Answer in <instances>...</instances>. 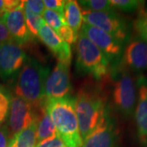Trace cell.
Segmentation results:
<instances>
[{
  "label": "cell",
  "mask_w": 147,
  "mask_h": 147,
  "mask_svg": "<svg viewBox=\"0 0 147 147\" xmlns=\"http://www.w3.org/2000/svg\"><path fill=\"white\" fill-rule=\"evenodd\" d=\"M108 95L101 84H86L80 88L75 100L79 131L84 140L94 130L108 110Z\"/></svg>",
  "instance_id": "1"
},
{
  "label": "cell",
  "mask_w": 147,
  "mask_h": 147,
  "mask_svg": "<svg viewBox=\"0 0 147 147\" xmlns=\"http://www.w3.org/2000/svg\"><path fill=\"white\" fill-rule=\"evenodd\" d=\"M44 104L58 135L66 147H82L83 139L79 131L74 97L45 100Z\"/></svg>",
  "instance_id": "2"
},
{
  "label": "cell",
  "mask_w": 147,
  "mask_h": 147,
  "mask_svg": "<svg viewBox=\"0 0 147 147\" xmlns=\"http://www.w3.org/2000/svg\"><path fill=\"white\" fill-rule=\"evenodd\" d=\"M50 68L44 66L34 58L29 57L16 79V96L27 101L34 109H38L45 100V83Z\"/></svg>",
  "instance_id": "3"
},
{
  "label": "cell",
  "mask_w": 147,
  "mask_h": 147,
  "mask_svg": "<svg viewBox=\"0 0 147 147\" xmlns=\"http://www.w3.org/2000/svg\"><path fill=\"white\" fill-rule=\"evenodd\" d=\"M109 77L111 101L114 108L123 118H131L137 104L136 80L131 72L120 63L111 66Z\"/></svg>",
  "instance_id": "4"
},
{
  "label": "cell",
  "mask_w": 147,
  "mask_h": 147,
  "mask_svg": "<svg viewBox=\"0 0 147 147\" xmlns=\"http://www.w3.org/2000/svg\"><path fill=\"white\" fill-rule=\"evenodd\" d=\"M75 43L77 72L80 75H90L98 81L107 79L111 65L100 49L82 31Z\"/></svg>",
  "instance_id": "5"
},
{
  "label": "cell",
  "mask_w": 147,
  "mask_h": 147,
  "mask_svg": "<svg viewBox=\"0 0 147 147\" xmlns=\"http://www.w3.org/2000/svg\"><path fill=\"white\" fill-rule=\"evenodd\" d=\"M83 21L85 24L96 27L110 34L124 46L131 38V30L127 22L116 13L110 11H92L82 10Z\"/></svg>",
  "instance_id": "6"
},
{
  "label": "cell",
  "mask_w": 147,
  "mask_h": 147,
  "mask_svg": "<svg viewBox=\"0 0 147 147\" xmlns=\"http://www.w3.org/2000/svg\"><path fill=\"white\" fill-rule=\"evenodd\" d=\"M38 119V109H34L27 101L18 96H11L7 129L13 139L23 129Z\"/></svg>",
  "instance_id": "7"
},
{
  "label": "cell",
  "mask_w": 147,
  "mask_h": 147,
  "mask_svg": "<svg viewBox=\"0 0 147 147\" xmlns=\"http://www.w3.org/2000/svg\"><path fill=\"white\" fill-rule=\"evenodd\" d=\"M82 32L98 47L110 61L111 66L120 63L124 45L110 34L96 27L83 23Z\"/></svg>",
  "instance_id": "8"
},
{
  "label": "cell",
  "mask_w": 147,
  "mask_h": 147,
  "mask_svg": "<svg viewBox=\"0 0 147 147\" xmlns=\"http://www.w3.org/2000/svg\"><path fill=\"white\" fill-rule=\"evenodd\" d=\"M28 59L22 47L14 41L0 44V78L8 80L18 75Z\"/></svg>",
  "instance_id": "9"
},
{
  "label": "cell",
  "mask_w": 147,
  "mask_h": 147,
  "mask_svg": "<svg viewBox=\"0 0 147 147\" xmlns=\"http://www.w3.org/2000/svg\"><path fill=\"white\" fill-rule=\"evenodd\" d=\"M117 142L116 122L108 109L100 123L83 140L82 147H116Z\"/></svg>",
  "instance_id": "10"
},
{
  "label": "cell",
  "mask_w": 147,
  "mask_h": 147,
  "mask_svg": "<svg viewBox=\"0 0 147 147\" xmlns=\"http://www.w3.org/2000/svg\"><path fill=\"white\" fill-rule=\"evenodd\" d=\"M72 90L69 66L57 62L47 77L45 83V100L63 99L70 96Z\"/></svg>",
  "instance_id": "11"
},
{
  "label": "cell",
  "mask_w": 147,
  "mask_h": 147,
  "mask_svg": "<svg viewBox=\"0 0 147 147\" xmlns=\"http://www.w3.org/2000/svg\"><path fill=\"white\" fill-rule=\"evenodd\" d=\"M120 64L131 73L147 70V42L138 36L130 38L124 47Z\"/></svg>",
  "instance_id": "12"
},
{
  "label": "cell",
  "mask_w": 147,
  "mask_h": 147,
  "mask_svg": "<svg viewBox=\"0 0 147 147\" xmlns=\"http://www.w3.org/2000/svg\"><path fill=\"white\" fill-rule=\"evenodd\" d=\"M136 84L137 99L134 112L137 138L142 147H147V77L138 75Z\"/></svg>",
  "instance_id": "13"
},
{
  "label": "cell",
  "mask_w": 147,
  "mask_h": 147,
  "mask_svg": "<svg viewBox=\"0 0 147 147\" xmlns=\"http://www.w3.org/2000/svg\"><path fill=\"white\" fill-rule=\"evenodd\" d=\"M24 7L25 3L16 9L5 12L3 19V23L7 27L13 41L21 47L34 39L28 30Z\"/></svg>",
  "instance_id": "14"
},
{
  "label": "cell",
  "mask_w": 147,
  "mask_h": 147,
  "mask_svg": "<svg viewBox=\"0 0 147 147\" xmlns=\"http://www.w3.org/2000/svg\"><path fill=\"white\" fill-rule=\"evenodd\" d=\"M38 38L56 56L58 62L69 66L72 58L71 47L60 38L57 33L43 21L38 30Z\"/></svg>",
  "instance_id": "15"
},
{
  "label": "cell",
  "mask_w": 147,
  "mask_h": 147,
  "mask_svg": "<svg viewBox=\"0 0 147 147\" xmlns=\"http://www.w3.org/2000/svg\"><path fill=\"white\" fill-rule=\"evenodd\" d=\"M57 133L50 115H48L44 101L38 109L36 136L37 144L54 137Z\"/></svg>",
  "instance_id": "16"
},
{
  "label": "cell",
  "mask_w": 147,
  "mask_h": 147,
  "mask_svg": "<svg viewBox=\"0 0 147 147\" xmlns=\"http://www.w3.org/2000/svg\"><path fill=\"white\" fill-rule=\"evenodd\" d=\"M64 17L67 25L74 32L79 34L83 25L82 9L77 1L69 0L65 1L64 8Z\"/></svg>",
  "instance_id": "17"
},
{
  "label": "cell",
  "mask_w": 147,
  "mask_h": 147,
  "mask_svg": "<svg viewBox=\"0 0 147 147\" xmlns=\"http://www.w3.org/2000/svg\"><path fill=\"white\" fill-rule=\"evenodd\" d=\"M37 121L16 135L11 141L12 147H36Z\"/></svg>",
  "instance_id": "18"
},
{
  "label": "cell",
  "mask_w": 147,
  "mask_h": 147,
  "mask_svg": "<svg viewBox=\"0 0 147 147\" xmlns=\"http://www.w3.org/2000/svg\"><path fill=\"white\" fill-rule=\"evenodd\" d=\"M42 16L43 21H45L47 26L51 27L57 33L61 30V27L67 24L65 20L64 15L60 14L55 11L45 9Z\"/></svg>",
  "instance_id": "19"
},
{
  "label": "cell",
  "mask_w": 147,
  "mask_h": 147,
  "mask_svg": "<svg viewBox=\"0 0 147 147\" xmlns=\"http://www.w3.org/2000/svg\"><path fill=\"white\" fill-rule=\"evenodd\" d=\"M24 11H25L28 30L30 33L31 36L33 37V38L35 39L37 37H38V30H39L40 26L44 21L42 19V16L34 14L26 5L24 7Z\"/></svg>",
  "instance_id": "20"
},
{
  "label": "cell",
  "mask_w": 147,
  "mask_h": 147,
  "mask_svg": "<svg viewBox=\"0 0 147 147\" xmlns=\"http://www.w3.org/2000/svg\"><path fill=\"white\" fill-rule=\"evenodd\" d=\"M79 6H82L85 10L92 11H110L115 9L108 0H83L79 1Z\"/></svg>",
  "instance_id": "21"
},
{
  "label": "cell",
  "mask_w": 147,
  "mask_h": 147,
  "mask_svg": "<svg viewBox=\"0 0 147 147\" xmlns=\"http://www.w3.org/2000/svg\"><path fill=\"white\" fill-rule=\"evenodd\" d=\"M145 1L140 0H111L110 3L114 9H117L123 12L131 13L138 9L144 4Z\"/></svg>",
  "instance_id": "22"
},
{
  "label": "cell",
  "mask_w": 147,
  "mask_h": 147,
  "mask_svg": "<svg viewBox=\"0 0 147 147\" xmlns=\"http://www.w3.org/2000/svg\"><path fill=\"white\" fill-rule=\"evenodd\" d=\"M133 26L137 36L147 42V9H140Z\"/></svg>",
  "instance_id": "23"
},
{
  "label": "cell",
  "mask_w": 147,
  "mask_h": 147,
  "mask_svg": "<svg viewBox=\"0 0 147 147\" xmlns=\"http://www.w3.org/2000/svg\"><path fill=\"white\" fill-rule=\"evenodd\" d=\"M57 34L64 42L68 43L69 45H71L74 42H76L78 35H79V34H75L73 30L67 24L61 28V30L57 32Z\"/></svg>",
  "instance_id": "24"
},
{
  "label": "cell",
  "mask_w": 147,
  "mask_h": 147,
  "mask_svg": "<svg viewBox=\"0 0 147 147\" xmlns=\"http://www.w3.org/2000/svg\"><path fill=\"white\" fill-rule=\"evenodd\" d=\"M10 99V95L0 93V124L5 120L6 117L8 115Z\"/></svg>",
  "instance_id": "25"
},
{
  "label": "cell",
  "mask_w": 147,
  "mask_h": 147,
  "mask_svg": "<svg viewBox=\"0 0 147 147\" xmlns=\"http://www.w3.org/2000/svg\"><path fill=\"white\" fill-rule=\"evenodd\" d=\"M25 5L34 12V14L42 16L44 11H45V6L42 0H28L25 1Z\"/></svg>",
  "instance_id": "26"
},
{
  "label": "cell",
  "mask_w": 147,
  "mask_h": 147,
  "mask_svg": "<svg viewBox=\"0 0 147 147\" xmlns=\"http://www.w3.org/2000/svg\"><path fill=\"white\" fill-rule=\"evenodd\" d=\"M43 3L46 9L55 11L60 14L64 15V8L65 4V0H44Z\"/></svg>",
  "instance_id": "27"
},
{
  "label": "cell",
  "mask_w": 147,
  "mask_h": 147,
  "mask_svg": "<svg viewBox=\"0 0 147 147\" xmlns=\"http://www.w3.org/2000/svg\"><path fill=\"white\" fill-rule=\"evenodd\" d=\"M36 147H66V146L58 135V133H57L54 137L38 143Z\"/></svg>",
  "instance_id": "28"
},
{
  "label": "cell",
  "mask_w": 147,
  "mask_h": 147,
  "mask_svg": "<svg viewBox=\"0 0 147 147\" xmlns=\"http://www.w3.org/2000/svg\"><path fill=\"white\" fill-rule=\"evenodd\" d=\"M24 3L25 1L18 0H0V11L5 13L14 10L22 5Z\"/></svg>",
  "instance_id": "29"
},
{
  "label": "cell",
  "mask_w": 147,
  "mask_h": 147,
  "mask_svg": "<svg viewBox=\"0 0 147 147\" xmlns=\"http://www.w3.org/2000/svg\"><path fill=\"white\" fill-rule=\"evenodd\" d=\"M8 129L6 126H0V147H7L11 142Z\"/></svg>",
  "instance_id": "30"
},
{
  "label": "cell",
  "mask_w": 147,
  "mask_h": 147,
  "mask_svg": "<svg viewBox=\"0 0 147 147\" xmlns=\"http://www.w3.org/2000/svg\"><path fill=\"white\" fill-rule=\"evenodd\" d=\"M11 41H13V39L10 35L7 27L3 22H0V44Z\"/></svg>",
  "instance_id": "31"
},
{
  "label": "cell",
  "mask_w": 147,
  "mask_h": 147,
  "mask_svg": "<svg viewBox=\"0 0 147 147\" xmlns=\"http://www.w3.org/2000/svg\"><path fill=\"white\" fill-rule=\"evenodd\" d=\"M0 93H3V94L9 95L8 94V92H7V91L6 90L5 88H4L3 85H1V84H0Z\"/></svg>",
  "instance_id": "32"
},
{
  "label": "cell",
  "mask_w": 147,
  "mask_h": 147,
  "mask_svg": "<svg viewBox=\"0 0 147 147\" xmlns=\"http://www.w3.org/2000/svg\"><path fill=\"white\" fill-rule=\"evenodd\" d=\"M3 16H4V13H3V12H1V11H0V22H3Z\"/></svg>",
  "instance_id": "33"
}]
</instances>
